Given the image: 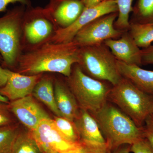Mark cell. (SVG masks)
Wrapping results in <instances>:
<instances>
[{
  "mask_svg": "<svg viewBox=\"0 0 153 153\" xmlns=\"http://www.w3.org/2000/svg\"><path fill=\"white\" fill-rule=\"evenodd\" d=\"M13 115L8 103H0V127L14 124Z\"/></svg>",
  "mask_w": 153,
  "mask_h": 153,
  "instance_id": "cell-27",
  "label": "cell"
},
{
  "mask_svg": "<svg viewBox=\"0 0 153 153\" xmlns=\"http://www.w3.org/2000/svg\"><path fill=\"white\" fill-rule=\"evenodd\" d=\"M131 145H124L113 151L111 153H130Z\"/></svg>",
  "mask_w": 153,
  "mask_h": 153,
  "instance_id": "cell-32",
  "label": "cell"
},
{
  "mask_svg": "<svg viewBox=\"0 0 153 153\" xmlns=\"http://www.w3.org/2000/svg\"><path fill=\"white\" fill-rule=\"evenodd\" d=\"M25 7L17 6L0 17V55L4 68L11 70L16 69L22 53Z\"/></svg>",
  "mask_w": 153,
  "mask_h": 153,
  "instance_id": "cell-5",
  "label": "cell"
},
{
  "mask_svg": "<svg viewBox=\"0 0 153 153\" xmlns=\"http://www.w3.org/2000/svg\"><path fill=\"white\" fill-rule=\"evenodd\" d=\"M54 83L51 76H42L34 88L32 95L45 105L55 116L61 117L55 101Z\"/></svg>",
  "mask_w": 153,
  "mask_h": 153,
  "instance_id": "cell-18",
  "label": "cell"
},
{
  "mask_svg": "<svg viewBox=\"0 0 153 153\" xmlns=\"http://www.w3.org/2000/svg\"><path fill=\"white\" fill-rule=\"evenodd\" d=\"M130 22L153 25V0H138Z\"/></svg>",
  "mask_w": 153,
  "mask_h": 153,
  "instance_id": "cell-20",
  "label": "cell"
},
{
  "mask_svg": "<svg viewBox=\"0 0 153 153\" xmlns=\"http://www.w3.org/2000/svg\"><path fill=\"white\" fill-rule=\"evenodd\" d=\"M54 85L55 101L61 117L74 121L80 109L75 97L66 82L56 79Z\"/></svg>",
  "mask_w": 153,
  "mask_h": 153,
  "instance_id": "cell-16",
  "label": "cell"
},
{
  "mask_svg": "<svg viewBox=\"0 0 153 153\" xmlns=\"http://www.w3.org/2000/svg\"><path fill=\"white\" fill-rule=\"evenodd\" d=\"M53 120L56 128L65 139L72 143L79 142L80 138L74 121L57 116H54Z\"/></svg>",
  "mask_w": 153,
  "mask_h": 153,
  "instance_id": "cell-22",
  "label": "cell"
},
{
  "mask_svg": "<svg viewBox=\"0 0 153 153\" xmlns=\"http://www.w3.org/2000/svg\"><path fill=\"white\" fill-rule=\"evenodd\" d=\"M116 3L113 0H103L97 5L84 8L79 17L71 25L57 28L47 41L56 43H65L73 40L76 33L94 19L102 16L118 12Z\"/></svg>",
  "mask_w": 153,
  "mask_h": 153,
  "instance_id": "cell-8",
  "label": "cell"
},
{
  "mask_svg": "<svg viewBox=\"0 0 153 153\" xmlns=\"http://www.w3.org/2000/svg\"><path fill=\"white\" fill-rule=\"evenodd\" d=\"M77 64L88 76L112 85L122 78L117 60L104 43L79 47Z\"/></svg>",
  "mask_w": 153,
  "mask_h": 153,
  "instance_id": "cell-6",
  "label": "cell"
},
{
  "mask_svg": "<svg viewBox=\"0 0 153 153\" xmlns=\"http://www.w3.org/2000/svg\"><path fill=\"white\" fill-rule=\"evenodd\" d=\"M130 151L133 153H153V145L143 137L131 145Z\"/></svg>",
  "mask_w": 153,
  "mask_h": 153,
  "instance_id": "cell-26",
  "label": "cell"
},
{
  "mask_svg": "<svg viewBox=\"0 0 153 153\" xmlns=\"http://www.w3.org/2000/svg\"><path fill=\"white\" fill-rule=\"evenodd\" d=\"M55 23L44 8L28 7L23 22V33L28 44L38 46L52 37L56 30Z\"/></svg>",
  "mask_w": 153,
  "mask_h": 153,
  "instance_id": "cell-9",
  "label": "cell"
},
{
  "mask_svg": "<svg viewBox=\"0 0 153 153\" xmlns=\"http://www.w3.org/2000/svg\"><path fill=\"white\" fill-rule=\"evenodd\" d=\"M109 100L139 127L142 128L152 112L153 96L143 92L123 77L117 84L112 85Z\"/></svg>",
  "mask_w": 153,
  "mask_h": 153,
  "instance_id": "cell-3",
  "label": "cell"
},
{
  "mask_svg": "<svg viewBox=\"0 0 153 153\" xmlns=\"http://www.w3.org/2000/svg\"><path fill=\"white\" fill-rule=\"evenodd\" d=\"M143 136L153 145V114L149 115L142 127Z\"/></svg>",
  "mask_w": 153,
  "mask_h": 153,
  "instance_id": "cell-28",
  "label": "cell"
},
{
  "mask_svg": "<svg viewBox=\"0 0 153 153\" xmlns=\"http://www.w3.org/2000/svg\"><path fill=\"white\" fill-rule=\"evenodd\" d=\"M11 153H44L30 131H19Z\"/></svg>",
  "mask_w": 153,
  "mask_h": 153,
  "instance_id": "cell-21",
  "label": "cell"
},
{
  "mask_svg": "<svg viewBox=\"0 0 153 153\" xmlns=\"http://www.w3.org/2000/svg\"><path fill=\"white\" fill-rule=\"evenodd\" d=\"M102 0H81L85 7H89L97 5Z\"/></svg>",
  "mask_w": 153,
  "mask_h": 153,
  "instance_id": "cell-33",
  "label": "cell"
},
{
  "mask_svg": "<svg viewBox=\"0 0 153 153\" xmlns=\"http://www.w3.org/2000/svg\"><path fill=\"white\" fill-rule=\"evenodd\" d=\"M118 68L123 78L131 82L143 92L153 96V71L140 66L127 64L117 60Z\"/></svg>",
  "mask_w": 153,
  "mask_h": 153,
  "instance_id": "cell-15",
  "label": "cell"
},
{
  "mask_svg": "<svg viewBox=\"0 0 153 153\" xmlns=\"http://www.w3.org/2000/svg\"><path fill=\"white\" fill-rule=\"evenodd\" d=\"M45 153H61L58 151L54 150H52L49 151V152H47Z\"/></svg>",
  "mask_w": 153,
  "mask_h": 153,
  "instance_id": "cell-35",
  "label": "cell"
},
{
  "mask_svg": "<svg viewBox=\"0 0 153 153\" xmlns=\"http://www.w3.org/2000/svg\"><path fill=\"white\" fill-rule=\"evenodd\" d=\"M118 15L116 12L94 19L79 30L72 41L80 47L101 44L108 39H118L125 31L115 27Z\"/></svg>",
  "mask_w": 153,
  "mask_h": 153,
  "instance_id": "cell-7",
  "label": "cell"
},
{
  "mask_svg": "<svg viewBox=\"0 0 153 153\" xmlns=\"http://www.w3.org/2000/svg\"><path fill=\"white\" fill-rule=\"evenodd\" d=\"M84 8L81 0H50L44 9L58 28H65L76 21Z\"/></svg>",
  "mask_w": 153,
  "mask_h": 153,
  "instance_id": "cell-12",
  "label": "cell"
},
{
  "mask_svg": "<svg viewBox=\"0 0 153 153\" xmlns=\"http://www.w3.org/2000/svg\"><path fill=\"white\" fill-rule=\"evenodd\" d=\"M142 64L153 65V45L141 49Z\"/></svg>",
  "mask_w": 153,
  "mask_h": 153,
  "instance_id": "cell-29",
  "label": "cell"
},
{
  "mask_svg": "<svg viewBox=\"0 0 153 153\" xmlns=\"http://www.w3.org/2000/svg\"><path fill=\"white\" fill-rule=\"evenodd\" d=\"M8 78L5 85L0 88V93L10 101L32 95L34 88L42 74L28 75L7 69Z\"/></svg>",
  "mask_w": 153,
  "mask_h": 153,
  "instance_id": "cell-13",
  "label": "cell"
},
{
  "mask_svg": "<svg viewBox=\"0 0 153 153\" xmlns=\"http://www.w3.org/2000/svg\"><path fill=\"white\" fill-rule=\"evenodd\" d=\"M66 78V83L75 97L79 108L93 113L108 101L112 86L108 85L106 81L88 76L77 63L74 64L71 74Z\"/></svg>",
  "mask_w": 153,
  "mask_h": 153,
  "instance_id": "cell-4",
  "label": "cell"
},
{
  "mask_svg": "<svg viewBox=\"0 0 153 153\" xmlns=\"http://www.w3.org/2000/svg\"><path fill=\"white\" fill-rule=\"evenodd\" d=\"M36 47L20 55L16 72L28 75L56 72L67 77L74 64L78 63L79 47L73 41L56 43L47 41Z\"/></svg>",
  "mask_w": 153,
  "mask_h": 153,
  "instance_id": "cell-1",
  "label": "cell"
},
{
  "mask_svg": "<svg viewBox=\"0 0 153 153\" xmlns=\"http://www.w3.org/2000/svg\"><path fill=\"white\" fill-rule=\"evenodd\" d=\"M91 114L112 151L123 145H132L143 137L142 128L137 126L130 118L108 101Z\"/></svg>",
  "mask_w": 153,
  "mask_h": 153,
  "instance_id": "cell-2",
  "label": "cell"
},
{
  "mask_svg": "<svg viewBox=\"0 0 153 153\" xmlns=\"http://www.w3.org/2000/svg\"><path fill=\"white\" fill-rule=\"evenodd\" d=\"M10 110L18 120L32 131L41 121L51 118L32 95L10 101Z\"/></svg>",
  "mask_w": 153,
  "mask_h": 153,
  "instance_id": "cell-10",
  "label": "cell"
},
{
  "mask_svg": "<svg viewBox=\"0 0 153 153\" xmlns=\"http://www.w3.org/2000/svg\"><path fill=\"white\" fill-rule=\"evenodd\" d=\"M16 3H20L27 7H31V0H0V13L7 10L10 4Z\"/></svg>",
  "mask_w": 153,
  "mask_h": 153,
  "instance_id": "cell-30",
  "label": "cell"
},
{
  "mask_svg": "<svg viewBox=\"0 0 153 153\" xmlns=\"http://www.w3.org/2000/svg\"><path fill=\"white\" fill-rule=\"evenodd\" d=\"M128 32L140 48H147L153 42V25L130 22Z\"/></svg>",
  "mask_w": 153,
  "mask_h": 153,
  "instance_id": "cell-19",
  "label": "cell"
},
{
  "mask_svg": "<svg viewBox=\"0 0 153 153\" xmlns=\"http://www.w3.org/2000/svg\"><path fill=\"white\" fill-rule=\"evenodd\" d=\"M20 130L16 124L0 127V153H11Z\"/></svg>",
  "mask_w": 153,
  "mask_h": 153,
  "instance_id": "cell-25",
  "label": "cell"
},
{
  "mask_svg": "<svg viewBox=\"0 0 153 153\" xmlns=\"http://www.w3.org/2000/svg\"><path fill=\"white\" fill-rule=\"evenodd\" d=\"M113 1L116 3L118 10V15L114 23L115 27L120 31H128L130 26V14L133 11L132 3L134 0Z\"/></svg>",
  "mask_w": 153,
  "mask_h": 153,
  "instance_id": "cell-23",
  "label": "cell"
},
{
  "mask_svg": "<svg viewBox=\"0 0 153 153\" xmlns=\"http://www.w3.org/2000/svg\"><path fill=\"white\" fill-rule=\"evenodd\" d=\"M30 132L44 153L52 150L62 152L76 144L69 142L63 137L52 118L41 121L35 129Z\"/></svg>",
  "mask_w": 153,
  "mask_h": 153,
  "instance_id": "cell-11",
  "label": "cell"
},
{
  "mask_svg": "<svg viewBox=\"0 0 153 153\" xmlns=\"http://www.w3.org/2000/svg\"><path fill=\"white\" fill-rule=\"evenodd\" d=\"M74 122L80 140L100 143L106 142L97 122L89 111L80 108Z\"/></svg>",
  "mask_w": 153,
  "mask_h": 153,
  "instance_id": "cell-17",
  "label": "cell"
},
{
  "mask_svg": "<svg viewBox=\"0 0 153 153\" xmlns=\"http://www.w3.org/2000/svg\"><path fill=\"white\" fill-rule=\"evenodd\" d=\"M152 113H153V108L152 112Z\"/></svg>",
  "mask_w": 153,
  "mask_h": 153,
  "instance_id": "cell-36",
  "label": "cell"
},
{
  "mask_svg": "<svg viewBox=\"0 0 153 153\" xmlns=\"http://www.w3.org/2000/svg\"><path fill=\"white\" fill-rule=\"evenodd\" d=\"M10 100L0 93V103H9Z\"/></svg>",
  "mask_w": 153,
  "mask_h": 153,
  "instance_id": "cell-34",
  "label": "cell"
},
{
  "mask_svg": "<svg viewBox=\"0 0 153 153\" xmlns=\"http://www.w3.org/2000/svg\"><path fill=\"white\" fill-rule=\"evenodd\" d=\"M117 60L127 63L141 66V49L128 31L117 39H109L104 41Z\"/></svg>",
  "mask_w": 153,
  "mask_h": 153,
  "instance_id": "cell-14",
  "label": "cell"
},
{
  "mask_svg": "<svg viewBox=\"0 0 153 153\" xmlns=\"http://www.w3.org/2000/svg\"><path fill=\"white\" fill-rule=\"evenodd\" d=\"M7 78V68L0 66V88L5 85Z\"/></svg>",
  "mask_w": 153,
  "mask_h": 153,
  "instance_id": "cell-31",
  "label": "cell"
},
{
  "mask_svg": "<svg viewBox=\"0 0 153 153\" xmlns=\"http://www.w3.org/2000/svg\"><path fill=\"white\" fill-rule=\"evenodd\" d=\"M112 150L108 143H105L79 141L73 147L61 153H111Z\"/></svg>",
  "mask_w": 153,
  "mask_h": 153,
  "instance_id": "cell-24",
  "label": "cell"
}]
</instances>
